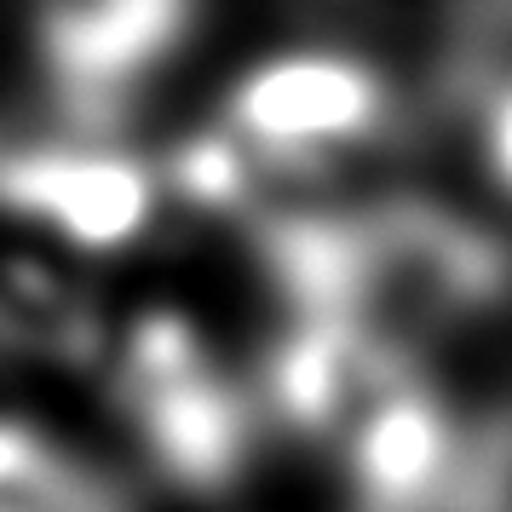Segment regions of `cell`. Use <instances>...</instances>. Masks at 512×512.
Segmentation results:
<instances>
[{
  "label": "cell",
  "instance_id": "52a82bcc",
  "mask_svg": "<svg viewBox=\"0 0 512 512\" xmlns=\"http://www.w3.org/2000/svg\"><path fill=\"white\" fill-rule=\"evenodd\" d=\"M495 12H501V18H512V0H495Z\"/></svg>",
  "mask_w": 512,
  "mask_h": 512
},
{
  "label": "cell",
  "instance_id": "277c9868",
  "mask_svg": "<svg viewBox=\"0 0 512 512\" xmlns=\"http://www.w3.org/2000/svg\"><path fill=\"white\" fill-rule=\"evenodd\" d=\"M196 24V0H41L35 41L47 75L81 116L144 87Z\"/></svg>",
  "mask_w": 512,
  "mask_h": 512
},
{
  "label": "cell",
  "instance_id": "5b68a950",
  "mask_svg": "<svg viewBox=\"0 0 512 512\" xmlns=\"http://www.w3.org/2000/svg\"><path fill=\"white\" fill-rule=\"evenodd\" d=\"M173 185L196 208H242L254 190V156L231 133H202L173 156Z\"/></svg>",
  "mask_w": 512,
  "mask_h": 512
},
{
  "label": "cell",
  "instance_id": "7a4b0ae2",
  "mask_svg": "<svg viewBox=\"0 0 512 512\" xmlns=\"http://www.w3.org/2000/svg\"><path fill=\"white\" fill-rule=\"evenodd\" d=\"M397 121L386 70L346 47L271 52L236 75L225 98V133L254 162L317 167L374 144Z\"/></svg>",
  "mask_w": 512,
  "mask_h": 512
},
{
  "label": "cell",
  "instance_id": "3957f363",
  "mask_svg": "<svg viewBox=\"0 0 512 512\" xmlns=\"http://www.w3.org/2000/svg\"><path fill=\"white\" fill-rule=\"evenodd\" d=\"M0 213H18L70 248L110 254L144 236L156 173L116 144H0Z\"/></svg>",
  "mask_w": 512,
  "mask_h": 512
},
{
  "label": "cell",
  "instance_id": "6da1fadb",
  "mask_svg": "<svg viewBox=\"0 0 512 512\" xmlns=\"http://www.w3.org/2000/svg\"><path fill=\"white\" fill-rule=\"evenodd\" d=\"M116 397L139 426L150 461L185 489L231 484L254 449V403L213 369L202 334L179 311H150L127 328Z\"/></svg>",
  "mask_w": 512,
  "mask_h": 512
},
{
  "label": "cell",
  "instance_id": "8992f818",
  "mask_svg": "<svg viewBox=\"0 0 512 512\" xmlns=\"http://www.w3.org/2000/svg\"><path fill=\"white\" fill-rule=\"evenodd\" d=\"M478 156H484L489 185L501 190V196H512V75L478 110Z\"/></svg>",
  "mask_w": 512,
  "mask_h": 512
}]
</instances>
